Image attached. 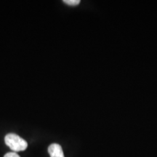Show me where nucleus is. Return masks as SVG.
<instances>
[{"label":"nucleus","instance_id":"f257e3e1","mask_svg":"<svg viewBox=\"0 0 157 157\" xmlns=\"http://www.w3.org/2000/svg\"><path fill=\"white\" fill-rule=\"evenodd\" d=\"M5 141L6 145L15 152L23 151L28 147L26 141L14 133H10L6 135Z\"/></svg>","mask_w":157,"mask_h":157},{"label":"nucleus","instance_id":"f03ea898","mask_svg":"<svg viewBox=\"0 0 157 157\" xmlns=\"http://www.w3.org/2000/svg\"><path fill=\"white\" fill-rule=\"evenodd\" d=\"M48 153L50 157H64L62 147L58 143H52L48 148Z\"/></svg>","mask_w":157,"mask_h":157},{"label":"nucleus","instance_id":"7ed1b4c3","mask_svg":"<svg viewBox=\"0 0 157 157\" xmlns=\"http://www.w3.org/2000/svg\"><path fill=\"white\" fill-rule=\"evenodd\" d=\"M63 2L71 6H76L80 3V1L79 0H64Z\"/></svg>","mask_w":157,"mask_h":157},{"label":"nucleus","instance_id":"20e7f679","mask_svg":"<svg viewBox=\"0 0 157 157\" xmlns=\"http://www.w3.org/2000/svg\"><path fill=\"white\" fill-rule=\"evenodd\" d=\"M4 157H20V156L18 154H17L16 153L10 152V153H7V154H6Z\"/></svg>","mask_w":157,"mask_h":157}]
</instances>
